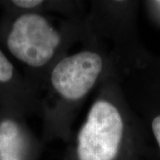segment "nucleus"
<instances>
[{"mask_svg":"<svg viewBox=\"0 0 160 160\" xmlns=\"http://www.w3.org/2000/svg\"><path fill=\"white\" fill-rule=\"evenodd\" d=\"M126 132L119 109L108 100L94 102L77 140L78 160H116Z\"/></svg>","mask_w":160,"mask_h":160,"instance_id":"1","label":"nucleus"},{"mask_svg":"<svg viewBox=\"0 0 160 160\" xmlns=\"http://www.w3.org/2000/svg\"><path fill=\"white\" fill-rule=\"evenodd\" d=\"M61 43L60 32L46 17L36 12H26L16 18L6 38L12 55L32 68L46 65Z\"/></svg>","mask_w":160,"mask_h":160,"instance_id":"2","label":"nucleus"},{"mask_svg":"<svg viewBox=\"0 0 160 160\" xmlns=\"http://www.w3.org/2000/svg\"><path fill=\"white\" fill-rule=\"evenodd\" d=\"M103 67L102 57L96 52H76L55 64L50 75L51 85L64 100L79 101L95 86Z\"/></svg>","mask_w":160,"mask_h":160,"instance_id":"3","label":"nucleus"},{"mask_svg":"<svg viewBox=\"0 0 160 160\" xmlns=\"http://www.w3.org/2000/svg\"><path fill=\"white\" fill-rule=\"evenodd\" d=\"M25 142L20 126L10 118L0 121V160H23Z\"/></svg>","mask_w":160,"mask_h":160,"instance_id":"4","label":"nucleus"},{"mask_svg":"<svg viewBox=\"0 0 160 160\" xmlns=\"http://www.w3.org/2000/svg\"><path fill=\"white\" fill-rule=\"evenodd\" d=\"M13 65L0 48V85L11 81L13 78Z\"/></svg>","mask_w":160,"mask_h":160,"instance_id":"5","label":"nucleus"},{"mask_svg":"<svg viewBox=\"0 0 160 160\" xmlns=\"http://www.w3.org/2000/svg\"><path fill=\"white\" fill-rule=\"evenodd\" d=\"M43 1L41 0H14L12 4L22 9H34L36 7L42 5Z\"/></svg>","mask_w":160,"mask_h":160,"instance_id":"6","label":"nucleus"},{"mask_svg":"<svg viewBox=\"0 0 160 160\" xmlns=\"http://www.w3.org/2000/svg\"><path fill=\"white\" fill-rule=\"evenodd\" d=\"M158 6H160V1H157V2H155Z\"/></svg>","mask_w":160,"mask_h":160,"instance_id":"7","label":"nucleus"}]
</instances>
